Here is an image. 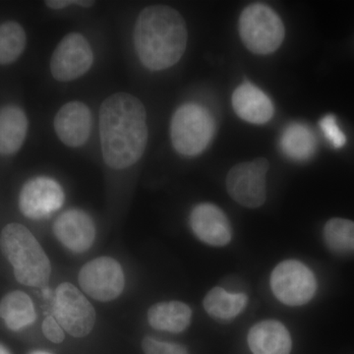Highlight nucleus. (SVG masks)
Returning a JSON list of instances; mask_svg holds the SVG:
<instances>
[{
  "label": "nucleus",
  "mask_w": 354,
  "mask_h": 354,
  "mask_svg": "<svg viewBox=\"0 0 354 354\" xmlns=\"http://www.w3.org/2000/svg\"><path fill=\"white\" fill-rule=\"evenodd\" d=\"M239 35L244 46L253 53L270 55L283 44L285 26L271 7L251 4L239 18Z\"/></svg>",
  "instance_id": "5"
},
{
  "label": "nucleus",
  "mask_w": 354,
  "mask_h": 354,
  "mask_svg": "<svg viewBox=\"0 0 354 354\" xmlns=\"http://www.w3.org/2000/svg\"><path fill=\"white\" fill-rule=\"evenodd\" d=\"M55 130L65 145L76 148L88 141L92 130V113L85 104L70 102L60 108L55 118Z\"/></svg>",
  "instance_id": "14"
},
{
  "label": "nucleus",
  "mask_w": 354,
  "mask_h": 354,
  "mask_svg": "<svg viewBox=\"0 0 354 354\" xmlns=\"http://www.w3.org/2000/svg\"><path fill=\"white\" fill-rule=\"evenodd\" d=\"M30 354H53V353H48V351H32V353H31Z\"/></svg>",
  "instance_id": "29"
},
{
  "label": "nucleus",
  "mask_w": 354,
  "mask_h": 354,
  "mask_svg": "<svg viewBox=\"0 0 354 354\" xmlns=\"http://www.w3.org/2000/svg\"><path fill=\"white\" fill-rule=\"evenodd\" d=\"M0 354H11L9 353L8 349L6 348V346H2V344H0Z\"/></svg>",
  "instance_id": "28"
},
{
  "label": "nucleus",
  "mask_w": 354,
  "mask_h": 354,
  "mask_svg": "<svg viewBox=\"0 0 354 354\" xmlns=\"http://www.w3.org/2000/svg\"><path fill=\"white\" fill-rule=\"evenodd\" d=\"M28 131V118L15 106L0 109V155H12L19 151Z\"/></svg>",
  "instance_id": "18"
},
{
  "label": "nucleus",
  "mask_w": 354,
  "mask_h": 354,
  "mask_svg": "<svg viewBox=\"0 0 354 354\" xmlns=\"http://www.w3.org/2000/svg\"><path fill=\"white\" fill-rule=\"evenodd\" d=\"M190 227L200 241L223 247L232 241V230L225 214L216 205L201 203L190 214Z\"/></svg>",
  "instance_id": "12"
},
{
  "label": "nucleus",
  "mask_w": 354,
  "mask_h": 354,
  "mask_svg": "<svg viewBox=\"0 0 354 354\" xmlns=\"http://www.w3.org/2000/svg\"><path fill=\"white\" fill-rule=\"evenodd\" d=\"M0 249L13 267L18 283L43 288L48 283L51 264L43 247L24 225L9 223L0 234Z\"/></svg>",
  "instance_id": "3"
},
{
  "label": "nucleus",
  "mask_w": 354,
  "mask_h": 354,
  "mask_svg": "<svg viewBox=\"0 0 354 354\" xmlns=\"http://www.w3.org/2000/svg\"><path fill=\"white\" fill-rule=\"evenodd\" d=\"M26 32L19 23L8 21L0 25V64L16 62L26 46Z\"/></svg>",
  "instance_id": "23"
},
{
  "label": "nucleus",
  "mask_w": 354,
  "mask_h": 354,
  "mask_svg": "<svg viewBox=\"0 0 354 354\" xmlns=\"http://www.w3.org/2000/svg\"><path fill=\"white\" fill-rule=\"evenodd\" d=\"M64 192L50 177L39 176L23 186L19 196L21 213L32 220H41L62 208Z\"/></svg>",
  "instance_id": "11"
},
{
  "label": "nucleus",
  "mask_w": 354,
  "mask_h": 354,
  "mask_svg": "<svg viewBox=\"0 0 354 354\" xmlns=\"http://www.w3.org/2000/svg\"><path fill=\"white\" fill-rule=\"evenodd\" d=\"M319 124H320L321 130H322L326 138L335 148H342L346 145V135L344 134L339 124H337V118H335L334 114H328V115L324 116Z\"/></svg>",
  "instance_id": "25"
},
{
  "label": "nucleus",
  "mask_w": 354,
  "mask_h": 354,
  "mask_svg": "<svg viewBox=\"0 0 354 354\" xmlns=\"http://www.w3.org/2000/svg\"><path fill=\"white\" fill-rule=\"evenodd\" d=\"M324 239L333 252L354 253V221L332 218L324 227Z\"/></svg>",
  "instance_id": "22"
},
{
  "label": "nucleus",
  "mask_w": 354,
  "mask_h": 354,
  "mask_svg": "<svg viewBox=\"0 0 354 354\" xmlns=\"http://www.w3.org/2000/svg\"><path fill=\"white\" fill-rule=\"evenodd\" d=\"M142 348L145 354H189L187 349L180 344L160 341L151 337H144Z\"/></svg>",
  "instance_id": "24"
},
{
  "label": "nucleus",
  "mask_w": 354,
  "mask_h": 354,
  "mask_svg": "<svg viewBox=\"0 0 354 354\" xmlns=\"http://www.w3.org/2000/svg\"><path fill=\"white\" fill-rule=\"evenodd\" d=\"M235 113L253 124H264L274 115V104L259 88L250 83L241 84L232 95Z\"/></svg>",
  "instance_id": "16"
},
{
  "label": "nucleus",
  "mask_w": 354,
  "mask_h": 354,
  "mask_svg": "<svg viewBox=\"0 0 354 354\" xmlns=\"http://www.w3.org/2000/svg\"><path fill=\"white\" fill-rule=\"evenodd\" d=\"M214 131L213 118L199 104H183L172 116V145L177 153L186 157H194L201 153L212 141Z\"/></svg>",
  "instance_id": "4"
},
{
  "label": "nucleus",
  "mask_w": 354,
  "mask_h": 354,
  "mask_svg": "<svg viewBox=\"0 0 354 354\" xmlns=\"http://www.w3.org/2000/svg\"><path fill=\"white\" fill-rule=\"evenodd\" d=\"M55 316L62 329L75 337H86L95 323L93 305L75 286L62 283L55 292Z\"/></svg>",
  "instance_id": "8"
},
{
  "label": "nucleus",
  "mask_w": 354,
  "mask_h": 354,
  "mask_svg": "<svg viewBox=\"0 0 354 354\" xmlns=\"http://www.w3.org/2000/svg\"><path fill=\"white\" fill-rule=\"evenodd\" d=\"M46 6L50 7L51 9H62L65 8V7H68L70 6H82V7H91L94 6V1H88V0H79V1H72V0H48V1H46Z\"/></svg>",
  "instance_id": "27"
},
{
  "label": "nucleus",
  "mask_w": 354,
  "mask_h": 354,
  "mask_svg": "<svg viewBox=\"0 0 354 354\" xmlns=\"http://www.w3.org/2000/svg\"><path fill=\"white\" fill-rule=\"evenodd\" d=\"M43 333L46 339L55 344L64 341V332L57 319L53 316L46 317L43 322Z\"/></svg>",
  "instance_id": "26"
},
{
  "label": "nucleus",
  "mask_w": 354,
  "mask_h": 354,
  "mask_svg": "<svg viewBox=\"0 0 354 354\" xmlns=\"http://www.w3.org/2000/svg\"><path fill=\"white\" fill-rule=\"evenodd\" d=\"M268 171L269 162L264 158L234 165L227 177L228 194L245 208H259L267 199Z\"/></svg>",
  "instance_id": "7"
},
{
  "label": "nucleus",
  "mask_w": 354,
  "mask_h": 354,
  "mask_svg": "<svg viewBox=\"0 0 354 354\" xmlns=\"http://www.w3.org/2000/svg\"><path fill=\"white\" fill-rule=\"evenodd\" d=\"M133 38L142 64L160 71L174 66L183 57L187 46V28L176 9L151 6L139 14Z\"/></svg>",
  "instance_id": "2"
},
{
  "label": "nucleus",
  "mask_w": 354,
  "mask_h": 354,
  "mask_svg": "<svg viewBox=\"0 0 354 354\" xmlns=\"http://www.w3.org/2000/svg\"><path fill=\"white\" fill-rule=\"evenodd\" d=\"M192 310L184 302L164 301L153 304L148 311L151 327L162 332L183 333L189 327Z\"/></svg>",
  "instance_id": "17"
},
{
  "label": "nucleus",
  "mask_w": 354,
  "mask_h": 354,
  "mask_svg": "<svg viewBox=\"0 0 354 354\" xmlns=\"http://www.w3.org/2000/svg\"><path fill=\"white\" fill-rule=\"evenodd\" d=\"M102 157L111 169L136 164L148 142L145 106L138 97L116 93L104 100L100 111Z\"/></svg>",
  "instance_id": "1"
},
{
  "label": "nucleus",
  "mask_w": 354,
  "mask_h": 354,
  "mask_svg": "<svg viewBox=\"0 0 354 354\" xmlns=\"http://www.w3.org/2000/svg\"><path fill=\"white\" fill-rule=\"evenodd\" d=\"M94 62L90 44L83 35L71 32L65 36L53 51L50 71L60 82H70L87 73Z\"/></svg>",
  "instance_id": "10"
},
{
  "label": "nucleus",
  "mask_w": 354,
  "mask_h": 354,
  "mask_svg": "<svg viewBox=\"0 0 354 354\" xmlns=\"http://www.w3.org/2000/svg\"><path fill=\"white\" fill-rule=\"evenodd\" d=\"M0 317L9 329L17 332L32 325L36 321L37 314L29 295L23 291L16 290L2 298Z\"/></svg>",
  "instance_id": "19"
},
{
  "label": "nucleus",
  "mask_w": 354,
  "mask_h": 354,
  "mask_svg": "<svg viewBox=\"0 0 354 354\" xmlns=\"http://www.w3.org/2000/svg\"><path fill=\"white\" fill-rule=\"evenodd\" d=\"M247 342L253 354H290L292 348L290 332L277 320L256 323L249 330Z\"/></svg>",
  "instance_id": "15"
},
{
  "label": "nucleus",
  "mask_w": 354,
  "mask_h": 354,
  "mask_svg": "<svg viewBox=\"0 0 354 354\" xmlns=\"http://www.w3.org/2000/svg\"><path fill=\"white\" fill-rule=\"evenodd\" d=\"M78 281L88 297L102 302L120 297L125 286L122 267L111 257L95 258L84 265Z\"/></svg>",
  "instance_id": "9"
},
{
  "label": "nucleus",
  "mask_w": 354,
  "mask_h": 354,
  "mask_svg": "<svg viewBox=\"0 0 354 354\" xmlns=\"http://www.w3.org/2000/svg\"><path fill=\"white\" fill-rule=\"evenodd\" d=\"M248 304L243 292H230L223 288H214L207 293L203 306L207 313L218 320H232L241 315Z\"/></svg>",
  "instance_id": "20"
},
{
  "label": "nucleus",
  "mask_w": 354,
  "mask_h": 354,
  "mask_svg": "<svg viewBox=\"0 0 354 354\" xmlns=\"http://www.w3.org/2000/svg\"><path fill=\"white\" fill-rule=\"evenodd\" d=\"M270 286L274 297L288 306H302L315 295L313 272L298 260H286L272 270Z\"/></svg>",
  "instance_id": "6"
},
{
  "label": "nucleus",
  "mask_w": 354,
  "mask_h": 354,
  "mask_svg": "<svg viewBox=\"0 0 354 354\" xmlns=\"http://www.w3.org/2000/svg\"><path fill=\"white\" fill-rule=\"evenodd\" d=\"M55 237L72 252L84 253L94 244L95 223L82 209L65 211L53 223Z\"/></svg>",
  "instance_id": "13"
},
{
  "label": "nucleus",
  "mask_w": 354,
  "mask_h": 354,
  "mask_svg": "<svg viewBox=\"0 0 354 354\" xmlns=\"http://www.w3.org/2000/svg\"><path fill=\"white\" fill-rule=\"evenodd\" d=\"M281 148L292 160H309L316 152L315 134L304 123H291L281 135Z\"/></svg>",
  "instance_id": "21"
}]
</instances>
